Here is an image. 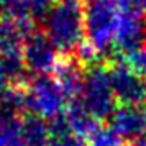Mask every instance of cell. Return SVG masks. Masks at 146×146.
I'll return each instance as SVG.
<instances>
[{
	"label": "cell",
	"instance_id": "cell-8",
	"mask_svg": "<svg viewBox=\"0 0 146 146\" xmlns=\"http://www.w3.org/2000/svg\"><path fill=\"white\" fill-rule=\"evenodd\" d=\"M143 46H146V20L141 12L120 10L115 31V48L120 53L128 54Z\"/></svg>",
	"mask_w": 146,
	"mask_h": 146
},
{
	"label": "cell",
	"instance_id": "cell-6",
	"mask_svg": "<svg viewBox=\"0 0 146 146\" xmlns=\"http://www.w3.org/2000/svg\"><path fill=\"white\" fill-rule=\"evenodd\" d=\"M108 77L120 105L146 107V77L131 71L123 61H117L108 67Z\"/></svg>",
	"mask_w": 146,
	"mask_h": 146
},
{
	"label": "cell",
	"instance_id": "cell-9",
	"mask_svg": "<svg viewBox=\"0 0 146 146\" xmlns=\"http://www.w3.org/2000/svg\"><path fill=\"white\" fill-rule=\"evenodd\" d=\"M54 72H56L54 80L61 87L66 99H77L82 89V82H84V69L79 61L71 59V58L59 61Z\"/></svg>",
	"mask_w": 146,
	"mask_h": 146
},
{
	"label": "cell",
	"instance_id": "cell-10",
	"mask_svg": "<svg viewBox=\"0 0 146 146\" xmlns=\"http://www.w3.org/2000/svg\"><path fill=\"white\" fill-rule=\"evenodd\" d=\"M64 118H66V123L69 126L71 133L77 135V136H80L84 139H87L100 126L99 120L94 118L92 115L82 107V104L77 99H72L71 104L66 107Z\"/></svg>",
	"mask_w": 146,
	"mask_h": 146
},
{
	"label": "cell",
	"instance_id": "cell-15",
	"mask_svg": "<svg viewBox=\"0 0 146 146\" xmlns=\"http://www.w3.org/2000/svg\"><path fill=\"white\" fill-rule=\"evenodd\" d=\"M5 13V0H0V17H3Z\"/></svg>",
	"mask_w": 146,
	"mask_h": 146
},
{
	"label": "cell",
	"instance_id": "cell-16",
	"mask_svg": "<svg viewBox=\"0 0 146 146\" xmlns=\"http://www.w3.org/2000/svg\"><path fill=\"white\" fill-rule=\"evenodd\" d=\"M146 12V0H139V12Z\"/></svg>",
	"mask_w": 146,
	"mask_h": 146
},
{
	"label": "cell",
	"instance_id": "cell-12",
	"mask_svg": "<svg viewBox=\"0 0 146 146\" xmlns=\"http://www.w3.org/2000/svg\"><path fill=\"white\" fill-rule=\"evenodd\" d=\"M123 62L131 71H135L136 74L143 76V77H146V46L138 48V49H135L131 53L125 54Z\"/></svg>",
	"mask_w": 146,
	"mask_h": 146
},
{
	"label": "cell",
	"instance_id": "cell-2",
	"mask_svg": "<svg viewBox=\"0 0 146 146\" xmlns=\"http://www.w3.org/2000/svg\"><path fill=\"white\" fill-rule=\"evenodd\" d=\"M120 8L113 0H90L84 7L86 44L95 56H107L115 48Z\"/></svg>",
	"mask_w": 146,
	"mask_h": 146
},
{
	"label": "cell",
	"instance_id": "cell-7",
	"mask_svg": "<svg viewBox=\"0 0 146 146\" xmlns=\"http://www.w3.org/2000/svg\"><path fill=\"white\" fill-rule=\"evenodd\" d=\"M108 128L123 141L146 138V107L120 105L108 117Z\"/></svg>",
	"mask_w": 146,
	"mask_h": 146
},
{
	"label": "cell",
	"instance_id": "cell-11",
	"mask_svg": "<svg viewBox=\"0 0 146 146\" xmlns=\"http://www.w3.org/2000/svg\"><path fill=\"white\" fill-rule=\"evenodd\" d=\"M20 138L23 146H49L51 130L46 120L36 115H27L20 120Z\"/></svg>",
	"mask_w": 146,
	"mask_h": 146
},
{
	"label": "cell",
	"instance_id": "cell-4",
	"mask_svg": "<svg viewBox=\"0 0 146 146\" xmlns=\"http://www.w3.org/2000/svg\"><path fill=\"white\" fill-rule=\"evenodd\" d=\"M25 104L33 115L53 121L64 115L66 95L53 77L36 76L25 89Z\"/></svg>",
	"mask_w": 146,
	"mask_h": 146
},
{
	"label": "cell",
	"instance_id": "cell-13",
	"mask_svg": "<svg viewBox=\"0 0 146 146\" xmlns=\"http://www.w3.org/2000/svg\"><path fill=\"white\" fill-rule=\"evenodd\" d=\"M54 0H28L30 3V15L31 18H36V21H43L46 15L51 12Z\"/></svg>",
	"mask_w": 146,
	"mask_h": 146
},
{
	"label": "cell",
	"instance_id": "cell-5",
	"mask_svg": "<svg viewBox=\"0 0 146 146\" xmlns=\"http://www.w3.org/2000/svg\"><path fill=\"white\" fill-rule=\"evenodd\" d=\"M21 56L28 72L48 76L59 64V51L44 31H30L21 43Z\"/></svg>",
	"mask_w": 146,
	"mask_h": 146
},
{
	"label": "cell",
	"instance_id": "cell-3",
	"mask_svg": "<svg viewBox=\"0 0 146 146\" xmlns=\"http://www.w3.org/2000/svg\"><path fill=\"white\" fill-rule=\"evenodd\" d=\"M77 100L99 121L112 115L117 107V99L110 86L108 67L92 64L87 71H84V82Z\"/></svg>",
	"mask_w": 146,
	"mask_h": 146
},
{
	"label": "cell",
	"instance_id": "cell-1",
	"mask_svg": "<svg viewBox=\"0 0 146 146\" xmlns=\"http://www.w3.org/2000/svg\"><path fill=\"white\" fill-rule=\"evenodd\" d=\"M44 35L61 54L71 56L86 43L84 7L79 0H64L51 8L43 20Z\"/></svg>",
	"mask_w": 146,
	"mask_h": 146
},
{
	"label": "cell",
	"instance_id": "cell-14",
	"mask_svg": "<svg viewBox=\"0 0 146 146\" xmlns=\"http://www.w3.org/2000/svg\"><path fill=\"white\" fill-rule=\"evenodd\" d=\"M49 146H90V145L87 143V139L80 138L77 135H72V133H67V135L51 138Z\"/></svg>",
	"mask_w": 146,
	"mask_h": 146
}]
</instances>
